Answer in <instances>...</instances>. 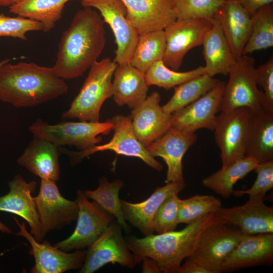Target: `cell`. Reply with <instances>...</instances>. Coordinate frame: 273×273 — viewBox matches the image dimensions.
Returning a JSON list of instances; mask_svg holds the SVG:
<instances>
[{
  "label": "cell",
  "mask_w": 273,
  "mask_h": 273,
  "mask_svg": "<svg viewBox=\"0 0 273 273\" xmlns=\"http://www.w3.org/2000/svg\"><path fill=\"white\" fill-rule=\"evenodd\" d=\"M113 76L112 97L117 105L132 110L146 99L149 86L145 73L130 63L117 64Z\"/></svg>",
  "instance_id": "26"
},
{
  "label": "cell",
  "mask_w": 273,
  "mask_h": 273,
  "mask_svg": "<svg viewBox=\"0 0 273 273\" xmlns=\"http://www.w3.org/2000/svg\"><path fill=\"white\" fill-rule=\"evenodd\" d=\"M0 231L8 234H12L11 230L0 221Z\"/></svg>",
  "instance_id": "46"
},
{
  "label": "cell",
  "mask_w": 273,
  "mask_h": 273,
  "mask_svg": "<svg viewBox=\"0 0 273 273\" xmlns=\"http://www.w3.org/2000/svg\"><path fill=\"white\" fill-rule=\"evenodd\" d=\"M111 119L105 122L66 121L50 124L38 119L29 128L33 135L43 138L55 145L74 146L80 150L101 143L100 134H107L113 128Z\"/></svg>",
  "instance_id": "6"
},
{
  "label": "cell",
  "mask_w": 273,
  "mask_h": 273,
  "mask_svg": "<svg viewBox=\"0 0 273 273\" xmlns=\"http://www.w3.org/2000/svg\"><path fill=\"white\" fill-rule=\"evenodd\" d=\"M203 55L207 73L213 77L217 74L228 75L235 59L220 25L214 18L212 26L203 39Z\"/></svg>",
  "instance_id": "28"
},
{
  "label": "cell",
  "mask_w": 273,
  "mask_h": 273,
  "mask_svg": "<svg viewBox=\"0 0 273 273\" xmlns=\"http://www.w3.org/2000/svg\"><path fill=\"white\" fill-rule=\"evenodd\" d=\"M205 74H207L205 66H199L188 71L179 72L166 66L162 60L153 64L145 73V76L149 86L156 85L168 90Z\"/></svg>",
  "instance_id": "35"
},
{
  "label": "cell",
  "mask_w": 273,
  "mask_h": 273,
  "mask_svg": "<svg viewBox=\"0 0 273 273\" xmlns=\"http://www.w3.org/2000/svg\"><path fill=\"white\" fill-rule=\"evenodd\" d=\"M214 213L187 224L183 229L137 238L127 237L128 248L138 264L145 257L154 260L161 272L178 273L182 261L192 255L201 233L217 222Z\"/></svg>",
  "instance_id": "3"
},
{
  "label": "cell",
  "mask_w": 273,
  "mask_h": 273,
  "mask_svg": "<svg viewBox=\"0 0 273 273\" xmlns=\"http://www.w3.org/2000/svg\"><path fill=\"white\" fill-rule=\"evenodd\" d=\"M245 235L233 225L216 222L201 233L192 255L204 262L214 273L221 272L225 259Z\"/></svg>",
  "instance_id": "15"
},
{
  "label": "cell",
  "mask_w": 273,
  "mask_h": 273,
  "mask_svg": "<svg viewBox=\"0 0 273 273\" xmlns=\"http://www.w3.org/2000/svg\"><path fill=\"white\" fill-rule=\"evenodd\" d=\"M33 31H42L40 22L19 16L10 17L0 14V37L26 40V34Z\"/></svg>",
  "instance_id": "40"
},
{
  "label": "cell",
  "mask_w": 273,
  "mask_h": 273,
  "mask_svg": "<svg viewBox=\"0 0 273 273\" xmlns=\"http://www.w3.org/2000/svg\"><path fill=\"white\" fill-rule=\"evenodd\" d=\"M207 74L189 80L174 88V93L169 100L162 106L167 114L180 110L207 93L219 82Z\"/></svg>",
  "instance_id": "31"
},
{
  "label": "cell",
  "mask_w": 273,
  "mask_h": 273,
  "mask_svg": "<svg viewBox=\"0 0 273 273\" xmlns=\"http://www.w3.org/2000/svg\"><path fill=\"white\" fill-rule=\"evenodd\" d=\"M258 163L253 158L245 156L236 162L221 168L202 180L205 188L224 199L233 194V187L240 179L254 170Z\"/></svg>",
  "instance_id": "30"
},
{
  "label": "cell",
  "mask_w": 273,
  "mask_h": 273,
  "mask_svg": "<svg viewBox=\"0 0 273 273\" xmlns=\"http://www.w3.org/2000/svg\"><path fill=\"white\" fill-rule=\"evenodd\" d=\"M212 26V19H176L164 29L166 45L162 59L170 69L178 71L187 53L201 46Z\"/></svg>",
  "instance_id": "11"
},
{
  "label": "cell",
  "mask_w": 273,
  "mask_h": 273,
  "mask_svg": "<svg viewBox=\"0 0 273 273\" xmlns=\"http://www.w3.org/2000/svg\"><path fill=\"white\" fill-rule=\"evenodd\" d=\"M225 84L219 81L199 99L171 114V127L189 133L202 128L213 131L216 114L220 111Z\"/></svg>",
  "instance_id": "16"
},
{
  "label": "cell",
  "mask_w": 273,
  "mask_h": 273,
  "mask_svg": "<svg viewBox=\"0 0 273 273\" xmlns=\"http://www.w3.org/2000/svg\"><path fill=\"white\" fill-rule=\"evenodd\" d=\"M33 136L18 158V164L41 179L58 180L60 173L59 147L43 138Z\"/></svg>",
  "instance_id": "25"
},
{
  "label": "cell",
  "mask_w": 273,
  "mask_h": 273,
  "mask_svg": "<svg viewBox=\"0 0 273 273\" xmlns=\"http://www.w3.org/2000/svg\"><path fill=\"white\" fill-rule=\"evenodd\" d=\"M253 112L245 156L258 163L273 160V111L263 109Z\"/></svg>",
  "instance_id": "27"
},
{
  "label": "cell",
  "mask_w": 273,
  "mask_h": 273,
  "mask_svg": "<svg viewBox=\"0 0 273 273\" xmlns=\"http://www.w3.org/2000/svg\"><path fill=\"white\" fill-rule=\"evenodd\" d=\"M213 18L219 23L235 59H238L249 37L251 15L237 3L225 0Z\"/></svg>",
  "instance_id": "24"
},
{
  "label": "cell",
  "mask_w": 273,
  "mask_h": 273,
  "mask_svg": "<svg viewBox=\"0 0 273 273\" xmlns=\"http://www.w3.org/2000/svg\"><path fill=\"white\" fill-rule=\"evenodd\" d=\"M241 6L251 16L261 8L272 4L273 0H233Z\"/></svg>",
  "instance_id": "43"
},
{
  "label": "cell",
  "mask_w": 273,
  "mask_h": 273,
  "mask_svg": "<svg viewBox=\"0 0 273 273\" xmlns=\"http://www.w3.org/2000/svg\"><path fill=\"white\" fill-rule=\"evenodd\" d=\"M165 45L164 30L139 35L130 63L145 73L153 64L163 59Z\"/></svg>",
  "instance_id": "33"
},
{
  "label": "cell",
  "mask_w": 273,
  "mask_h": 273,
  "mask_svg": "<svg viewBox=\"0 0 273 273\" xmlns=\"http://www.w3.org/2000/svg\"><path fill=\"white\" fill-rule=\"evenodd\" d=\"M157 92L147 96L145 101L131 111L132 129L146 148L162 136L171 127L172 114L165 113L160 105Z\"/></svg>",
  "instance_id": "19"
},
{
  "label": "cell",
  "mask_w": 273,
  "mask_h": 273,
  "mask_svg": "<svg viewBox=\"0 0 273 273\" xmlns=\"http://www.w3.org/2000/svg\"><path fill=\"white\" fill-rule=\"evenodd\" d=\"M220 207V200L212 195H197L181 199L178 210V224L193 223L215 212Z\"/></svg>",
  "instance_id": "36"
},
{
  "label": "cell",
  "mask_w": 273,
  "mask_h": 273,
  "mask_svg": "<svg viewBox=\"0 0 273 273\" xmlns=\"http://www.w3.org/2000/svg\"><path fill=\"white\" fill-rule=\"evenodd\" d=\"M70 1L23 0L10 7L9 12L40 22L42 31L48 32L61 18L65 5Z\"/></svg>",
  "instance_id": "29"
},
{
  "label": "cell",
  "mask_w": 273,
  "mask_h": 273,
  "mask_svg": "<svg viewBox=\"0 0 273 273\" xmlns=\"http://www.w3.org/2000/svg\"><path fill=\"white\" fill-rule=\"evenodd\" d=\"M19 228L16 235L24 238L30 245L29 254L34 258V265L30 270L32 273H62L80 268L84 263L86 251L77 250L68 253L52 246L48 241H37L28 232L24 222H20L14 217Z\"/></svg>",
  "instance_id": "14"
},
{
  "label": "cell",
  "mask_w": 273,
  "mask_h": 273,
  "mask_svg": "<svg viewBox=\"0 0 273 273\" xmlns=\"http://www.w3.org/2000/svg\"><path fill=\"white\" fill-rule=\"evenodd\" d=\"M127 11V19L139 35L164 30L176 20L174 0H121Z\"/></svg>",
  "instance_id": "21"
},
{
  "label": "cell",
  "mask_w": 273,
  "mask_h": 273,
  "mask_svg": "<svg viewBox=\"0 0 273 273\" xmlns=\"http://www.w3.org/2000/svg\"><path fill=\"white\" fill-rule=\"evenodd\" d=\"M33 199L42 229L46 234L60 229L77 219V202L63 197L55 180L41 179L39 193Z\"/></svg>",
  "instance_id": "13"
},
{
  "label": "cell",
  "mask_w": 273,
  "mask_h": 273,
  "mask_svg": "<svg viewBox=\"0 0 273 273\" xmlns=\"http://www.w3.org/2000/svg\"><path fill=\"white\" fill-rule=\"evenodd\" d=\"M117 263L129 269L137 264L117 221H113L103 234L86 251L80 273H93L107 264Z\"/></svg>",
  "instance_id": "10"
},
{
  "label": "cell",
  "mask_w": 273,
  "mask_h": 273,
  "mask_svg": "<svg viewBox=\"0 0 273 273\" xmlns=\"http://www.w3.org/2000/svg\"><path fill=\"white\" fill-rule=\"evenodd\" d=\"M214 215L217 222L233 225L245 235L273 233V208L264 201L249 199L242 205L221 206Z\"/></svg>",
  "instance_id": "17"
},
{
  "label": "cell",
  "mask_w": 273,
  "mask_h": 273,
  "mask_svg": "<svg viewBox=\"0 0 273 273\" xmlns=\"http://www.w3.org/2000/svg\"><path fill=\"white\" fill-rule=\"evenodd\" d=\"M273 261V233L245 235L223 262L221 272L264 264Z\"/></svg>",
  "instance_id": "22"
},
{
  "label": "cell",
  "mask_w": 273,
  "mask_h": 273,
  "mask_svg": "<svg viewBox=\"0 0 273 273\" xmlns=\"http://www.w3.org/2000/svg\"><path fill=\"white\" fill-rule=\"evenodd\" d=\"M110 119L114 125V134L107 143L97 145L79 152L70 151L62 148L60 149V151L68 154L71 162L74 164L94 153L111 151L117 154L138 158L152 169L158 171L162 170V165L149 153L136 138L132 129L130 115H117Z\"/></svg>",
  "instance_id": "8"
},
{
  "label": "cell",
  "mask_w": 273,
  "mask_h": 273,
  "mask_svg": "<svg viewBox=\"0 0 273 273\" xmlns=\"http://www.w3.org/2000/svg\"><path fill=\"white\" fill-rule=\"evenodd\" d=\"M253 111L247 107L221 111L216 115L215 141L220 151L222 166L244 157Z\"/></svg>",
  "instance_id": "7"
},
{
  "label": "cell",
  "mask_w": 273,
  "mask_h": 273,
  "mask_svg": "<svg viewBox=\"0 0 273 273\" xmlns=\"http://www.w3.org/2000/svg\"><path fill=\"white\" fill-rule=\"evenodd\" d=\"M117 63L109 58L96 62L76 97L62 117L81 121H99L102 106L112 96V77Z\"/></svg>",
  "instance_id": "4"
},
{
  "label": "cell",
  "mask_w": 273,
  "mask_h": 273,
  "mask_svg": "<svg viewBox=\"0 0 273 273\" xmlns=\"http://www.w3.org/2000/svg\"><path fill=\"white\" fill-rule=\"evenodd\" d=\"M75 201L78 206L75 229L69 237L54 245L66 252L88 248L115 219L96 202L89 201L81 190L77 191Z\"/></svg>",
  "instance_id": "9"
},
{
  "label": "cell",
  "mask_w": 273,
  "mask_h": 273,
  "mask_svg": "<svg viewBox=\"0 0 273 273\" xmlns=\"http://www.w3.org/2000/svg\"><path fill=\"white\" fill-rule=\"evenodd\" d=\"M10 60L9 59H5V60H3L1 61H0V68L3 65H4L5 64L8 63V62H10Z\"/></svg>",
  "instance_id": "47"
},
{
  "label": "cell",
  "mask_w": 273,
  "mask_h": 273,
  "mask_svg": "<svg viewBox=\"0 0 273 273\" xmlns=\"http://www.w3.org/2000/svg\"><path fill=\"white\" fill-rule=\"evenodd\" d=\"M53 67L32 62H8L0 68V101L15 107L36 106L67 93Z\"/></svg>",
  "instance_id": "2"
},
{
  "label": "cell",
  "mask_w": 273,
  "mask_h": 273,
  "mask_svg": "<svg viewBox=\"0 0 273 273\" xmlns=\"http://www.w3.org/2000/svg\"><path fill=\"white\" fill-rule=\"evenodd\" d=\"M103 20L92 8L84 7L74 15L61 37L52 67L63 79L81 76L98 60L106 44Z\"/></svg>",
  "instance_id": "1"
},
{
  "label": "cell",
  "mask_w": 273,
  "mask_h": 273,
  "mask_svg": "<svg viewBox=\"0 0 273 273\" xmlns=\"http://www.w3.org/2000/svg\"><path fill=\"white\" fill-rule=\"evenodd\" d=\"M83 7L96 9L104 22L111 28L116 44L114 61L118 64L130 63L139 34L127 19L126 8L121 0H81Z\"/></svg>",
  "instance_id": "12"
},
{
  "label": "cell",
  "mask_w": 273,
  "mask_h": 273,
  "mask_svg": "<svg viewBox=\"0 0 273 273\" xmlns=\"http://www.w3.org/2000/svg\"><path fill=\"white\" fill-rule=\"evenodd\" d=\"M22 1L23 0H0V6L9 8Z\"/></svg>",
  "instance_id": "45"
},
{
  "label": "cell",
  "mask_w": 273,
  "mask_h": 273,
  "mask_svg": "<svg viewBox=\"0 0 273 273\" xmlns=\"http://www.w3.org/2000/svg\"><path fill=\"white\" fill-rule=\"evenodd\" d=\"M181 199L177 194L168 197L157 210L153 221L154 232L162 234L174 231L178 222Z\"/></svg>",
  "instance_id": "39"
},
{
  "label": "cell",
  "mask_w": 273,
  "mask_h": 273,
  "mask_svg": "<svg viewBox=\"0 0 273 273\" xmlns=\"http://www.w3.org/2000/svg\"><path fill=\"white\" fill-rule=\"evenodd\" d=\"M257 85L263 89L269 109L273 111V57L272 56L265 63L256 70Z\"/></svg>",
  "instance_id": "41"
},
{
  "label": "cell",
  "mask_w": 273,
  "mask_h": 273,
  "mask_svg": "<svg viewBox=\"0 0 273 273\" xmlns=\"http://www.w3.org/2000/svg\"><path fill=\"white\" fill-rule=\"evenodd\" d=\"M178 273H214L207 264L193 255L187 257Z\"/></svg>",
  "instance_id": "42"
},
{
  "label": "cell",
  "mask_w": 273,
  "mask_h": 273,
  "mask_svg": "<svg viewBox=\"0 0 273 273\" xmlns=\"http://www.w3.org/2000/svg\"><path fill=\"white\" fill-rule=\"evenodd\" d=\"M255 64V59L248 55L236 59L229 70L220 111L247 107L253 112L263 109L273 111L268 107L263 92L257 87Z\"/></svg>",
  "instance_id": "5"
},
{
  "label": "cell",
  "mask_w": 273,
  "mask_h": 273,
  "mask_svg": "<svg viewBox=\"0 0 273 273\" xmlns=\"http://www.w3.org/2000/svg\"><path fill=\"white\" fill-rule=\"evenodd\" d=\"M249 37L243 50L242 55L273 47V7L266 5L251 16Z\"/></svg>",
  "instance_id": "34"
},
{
  "label": "cell",
  "mask_w": 273,
  "mask_h": 273,
  "mask_svg": "<svg viewBox=\"0 0 273 273\" xmlns=\"http://www.w3.org/2000/svg\"><path fill=\"white\" fill-rule=\"evenodd\" d=\"M197 139L195 132H185L171 127L162 136L146 147L153 157H161L165 162L167 167L165 183L185 182L183 158Z\"/></svg>",
  "instance_id": "18"
},
{
  "label": "cell",
  "mask_w": 273,
  "mask_h": 273,
  "mask_svg": "<svg viewBox=\"0 0 273 273\" xmlns=\"http://www.w3.org/2000/svg\"><path fill=\"white\" fill-rule=\"evenodd\" d=\"M9 192L0 197V211L16 214L28 224L30 232L38 242H41L46 234L43 232L37 213L32 194L36 183L27 182L20 175L17 174L9 182Z\"/></svg>",
  "instance_id": "20"
},
{
  "label": "cell",
  "mask_w": 273,
  "mask_h": 273,
  "mask_svg": "<svg viewBox=\"0 0 273 273\" xmlns=\"http://www.w3.org/2000/svg\"><path fill=\"white\" fill-rule=\"evenodd\" d=\"M124 186V183L120 179L109 181L105 176L99 179V186L93 190L84 191L88 199L98 203L107 211L114 216L122 229L126 233H129L130 228L125 220L121 208L119 193Z\"/></svg>",
  "instance_id": "32"
},
{
  "label": "cell",
  "mask_w": 273,
  "mask_h": 273,
  "mask_svg": "<svg viewBox=\"0 0 273 273\" xmlns=\"http://www.w3.org/2000/svg\"><path fill=\"white\" fill-rule=\"evenodd\" d=\"M142 262H143V272H161L158 264L152 259L148 257H145L142 259Z\"/></svg>",
  "instance_id": "44"
},
{
  "label": "cell",
  "mask_w": 273,
  "mask_h": 273,
  "mask_svg": "<svg viewBox=\"0 0 273 273\" xmlns=\"http://www.w3.org/2000/svg\"><path fill=\"white\" fill-rule=\"evenodd\" d=\"M225 0H174L176 19H212Z\"/></svg>",
  "instance_id": "37"
},
{
  "label": "cell",
  "mask_w": 273,
  "mask_h": 273,
  "mask_svg": "<svg viewBox=\"0 0 273 273\" xmlns=\"http://www.w3.org/2000/svg\"><path fill=\"white\" fill-rule=\"evenodd\" d=\"M257 173L252 187L245 190H234L233 195L241 197L249 196V199L264 201L266 194L273 187V160L258 163L254 169Z\"/></svg>",
  "instance_id": "38"
},
{
  "label": "cell",
  "mask_w": 273,
  "mask_h": 273,
  "mask_svg": "<svg viewBox=\"0 0 273 273\" xmlns=\"http://www.w3.org/2000/svg\"><path fill=\"white\" fill-rule=\"evenodd\" d=\"M185 187V182H170L157 187L143 201L131 203L120 199L125 220L145 236L154 234L153 221L159 207L168 197L173 194H178Z\"/></svg>",
  "instance_id": "23"
}]
</instances>
